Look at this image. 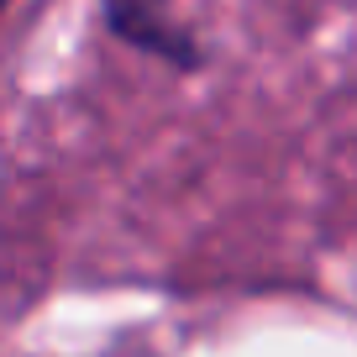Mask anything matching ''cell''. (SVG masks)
<instances>
[{
  "label": "cell",
  "mask_w": 357,
  "mask_h": 357,
  "mask_svg": "<svg viewBox=\"0 0 357 357\" xmlns=\"http://www.w3.org/2000/svg\"><path fill=\"white\" fill-rule=\"evenodd\" d=\"M0 6H6V0H0Z\"/></svg>",
  "instance_id": "obj_2"
},
{
  "label": "cell",
  "mask_w": 357,
  "mask_h": 357,
  "mask_svg": "<svg viewBox=\"0 0 357 357\" xmlns=\"http://www.w3.org/2000/svg\"><path fill=\"white\" fill-rule=\"evenodd\" d=\"M111 16H116V32L137 37V43L158 47L168 58H190V47L178 43V32L163 22V0H111Z\"/></svg>",
  "instance_id": "obj_1"
}]
</instances>
